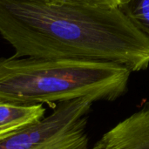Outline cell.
<instances>
[{"instance_id": "6da1fadb", "label": "cell", "mask_w": 149, "mask_h": 149, "mask_svg": "<svg viewBox=\"0 0 149 149\" xmlns=\"http://www.w3.org/2000/svg\"><path fill=\"white\" fill-rule=\"evenodd\" d=\"M0 35L15 57L112 62L131 72L149 65V39L120 9L0 0Z\"/></svg>"}, {"instance_id": "7a4b0ae2", "label": "cell", "mask_w": 149, "mask_h": 149, "mask_svg": "<svg viewBox=\"0 0 149 149\" xmlns=\"http://www.w3.org/2000/svg\"><path fill=\"white\" fill-rule=\"evenodd\" d=\"M131 72L105 61L0 58V100L52 107L84 97L114 101L127 92Z\"/></svg>"}, {"instance_id": "3957f363", "label": "cell", "mask_w": 149, "mask_h": 149, "mask_svg": "<svg viewBox=\"0 0 149 149\" xmlns=\"http://www.w3.org/2000/svg\"><path fill=\"white\" fill-rule=\"evenodd\" d=\"M89 97L58 103L39 120L0 140V149H88Z\"/></svg>"}, {"instance_id": "277c9868", "label": "cell", "mask_w": 149, "mask_h": 149, "mask_svg": "<svg viewBox=\"0 0 149 149\" xmlns=\"http://www.w3.org/2000/svg\"><path fill=\"white\" fill-rule=\"evenodd\" d=\"M93 149H149V101L107 132Z\"/></svg>"}, {"instance_id": "5b68a950", "label": "cell", "mask_w": 149, "mask_h": 149, "mask_svg": "<svg viewBox=\"0 0 149 149\" xmlns=\"http://www.w3.org/2000/svg\"><path fill=\"white\" fill-rule=\"evenodd\" d=\"M46 114L44 105H26L0 100V140L29 126Z\"/></svg>"}, {"instance_id": "8992f818", "label": "cell", "mask_w": 149, "mask_h": 149, "mask_svg": "<svg viewBox=\"0 0 149 149\" xmlns=\"http://www.w3.org/2000/svg\"><path fill=\"white\" fill-rule=\"evenodd\" d=\"M120 10L149 39V0H128Z\"/></svg>"}, {"instance_id": "52a82bcc", "label": "cell", "mask_w": 149, "mask_h": 149, "mask_svg": "<svg viewBox=\"0 0 149 149\" xmlns=\"http://www.w3.org/2000/svg\"><path fill=\"white\" fill-rule=\"evenodd\" d=\"M56 3L81 5L100 9H120L128 0H46Z\"/></svg>"}]
</instances>
